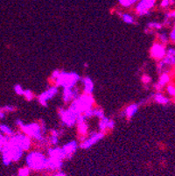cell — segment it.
Listing matches in <instances>:
<instances>
[{
	"mask_svg": "<svg viewBox=\"0 0 175 176\" xmlns=\"http://www.w3.org/2000/svg\"><path fill=\"white\" fill-rule=\"evenodd\" d=\"M48 159L40 152H31L26 157V164L29 169L36 171H41L47 167Z\"/></svg>",
	"mask_w": 175,
	"mask_h": 176,
	"instance_id": "cell-1",
	"label": "cell"
},
{
	"mask_svg": "<svg viewBox=\"0 0 175 176\" xmlns=\"http://www.w3.org/2000/svg\"><path fill=\"white\" fill-rule=\"evenodd\" d=\"M53 78L56 80L59 85L64 87L65 89L73 88L77 81L80 80V77L76 74H67L60 71H55L53 74Z\"/></svg>",
	"mask_w": 175,
	"mask_h": 176,
	"instance_id": "cell-2",
	"label": "cell"
},
{
	"mask_svg": "<svg viewBox=\"0 0 175 176\" xmlns=\"http://www.w3.org/2000/svg\"><path fill=\"white\" fill-rule=\"evenodd\" d=\"M156 4V0H141L136 7L137 13L143 16L148 14Z\"/></svg>",
	"mask_w": 175,
	"mask_h": 176,
	"instance_id": "cell-3",
	"label": "cell"
},
{
	"mask_svg": "<svg viewBox=\"0 0 175 176\" xmlns=\"http://www.w3.org/2000/svg\"><path fill=\"white\" fill-rule=\"evenodd\" d=\"M166 53V49L165 45L161 43H155L151 48V55L155 60L160 61L162 60Z\"/></svg>",
	"mask_w": 175,
	"mask_h": 176,
	"instance_id": "cell-4",
	"label": "cell"
},
{
	"mask_svg": "<svg viewBox=\"0 0 175 176\" xmlns=\"http://www.w3.org/2000/svg\"><path fill=\"white\" fill-rule=\"evenodd\" d=\"M22 129L24 130V132L27 135L32 136L35 139L41 140H42V134H41V130L40 126L36 124H33L32 125H23Z\"/></svg>",
	"mask_w": 175,
	"mask_h": 176,
	"instance_id": "cell-5",
	"label": "cell"
},
{
	"mask_svg": "<svg viewBox=\"0 0 175 176\" xmlns=\"http://www.w3.org/2000/svg\"><path fill=\"white\" fill-rule=\"evenodd\" d=\"M103 137V132H97V133H94L92 136H90L88 139H85L82 144L80 145V146L83 149H88L89 148L93 145H95L96 143H97L100 140H102Z\"/></svg>",
	"mask_w": 175,
	"mask_h": 176,
	"instance_id": "cell-6",
	"label": "cell"
},
{
	"mask_svg": "<svg viewBox=\"0 0 175 176\" xmlns=\"http://www.w3.org/2000/svg\"><path fill=\"white\" fill-rule=\"evenodd\" d=\"M164 63L167 67H174L175 66V48H171L166 50L165 55L162 59Z\"/></svg>",
	"mask_w": 175,
	"mask_h": 176,
	"instance_id": "cell-7",
	"label": "cell"
},
{
	"mask_svg": "<svg viewBox=\"0 0 175 176\" xmlns=\"http://www.w3.org/2000/svg\"><path fill=\"white\" fill-rule=\"evenodd\" d=\"M58 90L56 87H53L50 90H47L46 92H44L43 94H41V96L40 97V103L42 104H46V103L48 101L49 99H51L52 97L55 96V94H57Z\"/></svg>",
	"mask_w": 175,
	"mask_h": 176,
	"instance_id": "cell-8",
	"label": "cell"
},
{
	"mask_svg": "<svg viewBox=\"0 0 175 176\" xmlns=\"http://www.w3.org/2000/svg\"><path fill=\"white\" fill-rule=\"evenodd\" d=\"M61 165H62V161L60 159L49 158L48 159V161H47V167H46V169H48V170L51 171L57 170V169H60V167H61Z\"/></svg>",
	"mask_w": 175,
	"mask_h": 176,
	"instance_id": "cell-9",
	"label": "cell"
},
{
	"mask_svg": "<svg viewBox=\"0 0 175 176\" xmlns=\"http://www.w3.org/2000/svg\"><path fill=\"white\" fill-rule=\"evenodd\" d=\"M170 79H171V78H170V75L168 74L162 73L161 74V75H160V77H159V80H158V83L154 86L155 89L158 90H161L169 82Z\"/></svg>",
	"mask_w": 175,
	"mask_h": 176,
	"instance_id": "cell-10",
	"label": "cell"
},
{
	"mask_svg": "<svg viewBox=\"0 0 175 176\" xmlns=\"http://www.w3.org/2000/svg\"><path fill=\"white\" fill-rule=\"evenodd\" d=\"M113 127H114V122L104 117H102V120L100 121V129L102 132L111 130V129H113Z\"/></svg>",
	"mask_w": 175,
	"mask_h": 176,
	"instance_id": "cell-11",
	"label": "cell"
},
{
	"mask_svg": "<svg viewBox=\"0 0 175 176\" xmlns=\"http://www.w3.org/2000/svg\"><path fill=\"white\" fill-rule=\"evenodd\" d=\"M63 152L65 153V157L66 158H70L74 154V152L76 150V144L75 142H70L69 144H67L62 148Z\"/></svg>",
	"mask_w": 175,
	"mask_h": 176,
	"instance_id": "cell-12",
	"label": "cell"
},
{
	"mask_svg": "<svg viewBox=\"0 0 175 176\" xmlns=\"http://www.w3.org/2000/svg\"><path fill=\"white\" fill-rule=\"evenodd\" d=\"M77 93L74 90H73V88L69 89H65L64 90V100L65 102H69L72 101L73 99H74L76 97Z\"/></svg>",
	"mask_w": 175,
	"mask_h": 176,
	"instance_id": "cell-13",
	"label": "cell"
},
{
	"mask_svg": "<svg viewBox=\"0 0 175 176\" xmlns=\"http://www.w3.org/2000/svg\"><path fill=\"white\" fill-rule=\"evenodd\" d=\"M82 82H83L84 90L87 93V95H91L93 90H94V82L89 78H85V79L82 80Z\"/></svg>",
	"mask_w": 175,
	"mask_h": 176,
	"instance_id": "cell-14",
	"label": "cell"
},
{
	"mask_svg": "<svg viewBox=\"0 0 175 176\" xmlns=\"http://www.w3.org/2000/svg\"><path fill=\"white\" fill-rule=\"evenodd\" d=\"M155 101L159 104H162V105H166L170 103L169 98H167L166 97H165L164 95H162L161 93H157L154 97Z\"/></svg>",
	"mask_w": 175,
	"mask_h": 176,
	"instance_id": "cell-15",
	"label": "cell"
},
{
	"mask_svg": "<svg viewBox=\"0 0 175 176\" xmlns=\"http://www.w3.org/2000/svg\"><path fill=\"white\" fill-rule=\"evenodd\" d=\"M137 111H138V105L137 104H131V105L128 106L126 109H125V115H126L127 117L131 118L136 114Z\"/></svg>",
	"mask_w": 175,
	"mask_h": 176,
	"instance_id": "cell-16",
	"label": "cell"
},
{
	"mask_svg": "<svg viewBox=\"0 0 175 176\" xmlns=\"http://www.w3.org/2000/svg\"><path fill=\"white\" fill-rule=\"evenodd\" d=\"M120 18L123 19L124 22H125L127 24H135L134 18L128 13H120Z\"/></svg>",
	"mask_w": 175,
	"mask_h": 176,
	"instance_id": "cell-17",
	"label": "cell"
},
{
	"mask_svg": "<svg viewBox=\"0 0 175 176\" xmlns=\"http://www.w3.org/2000/svg\"><path fill=\"white\" fill-rule=\"evenodd\" d=\"M161 27H162V25L157 23V22H151L150 24H148V28L150 31L159 30Z\"/></svg>",
	"mask_w": 175,
	"mask_h": 176,
	"instance_id": "cell-18",
	"label": "cell"
},
{
	"mask_svg": "<svg viewBox=\"0 0 175 176\" xmlns=\"http://www.w3.org/2000/svg\"><path fill=\"white\" fill-rule=\"evenodd\" d=\"M158 43H161L163 45L168 42V40H169L167 36L165 33H158Z\"/></svg>",
	"mask_w": 175,
	"mask_h": 176,
	"instance_id": "cell-19",
	"label": "cell"
},
{
	"mask_svg": "<svg viewBox=\"0 0 175 176\" xmlns=\"http://www.w3.org/2000/svg\"><path fill=\"white\" fill-rule=\"evenodd\" d=\"M173 4H174V0H162L160 6H161V7H163V8H166V7H168L171 5L173 6Z\"/></svg>",
	"mask_w": 175,
	"mask_h": 176,
	"instance_id": "cell-20",
	"label": "cell"
},
{
	"mask_svg": "<svg viewBox=\"0 0 175 176\" xmlns=\"http://www.w3.org/2000/svg\"><path fill=\"white\" fill-rule=\"evenodd\" d=\"M23 96H25V97L28 101H30V100H32V99L33 98V94H32V92L30 90H25Z\"/></svg>",
	"mask_w": 175,
	"mask_h": 176,
	"instance_id": "cell-21",
	"label": "cell"
},
{
	"mask_svg": "<svg viewBox=\"0 0 175 176\" xmlns=\"http://www.w3.org/2000/svg\"><path fill=\"white\" fill-rule=\"evenodd\" d=\"M167 93L172 97H175V86L173 85H168L167 87Z\"/></svg>",
	"mask_w": 175,
	"mask_h": 176,
	"instance_id": "cell-22",
	"label": "cell"
},
{
	"mask_svg": "<svg viewBox=\"0 0 175 176\" xmlns=\"http://www.w3.org/2000/svg\"><path fill=\"white\" fill-rule=\"evenodd\" d=\"M118 2H119L121 6H124V7H129V6H131L130 0H118Z\"/></svg>",
	"mask_w": 175,
	"mask_h": 176,
	"instance_id": "cell-23",
	"label": "cell"
},
{
	"mask_svg": "<svg viewBox=\"0 0 175 176\" xmlns=\"http://www.w3.org/2000/svg\"><path fill=\"white\" fill-rule=\"evenodd\" d=\"M28 174H29V168L25 167L19 171V175L18 176H28Z\"/></svg>",
	"mask_w": 175,
	"mask_h": 176,
	"instance_id": "cell-24",
	"label": "cell"
},
{
	"mask_svg": "<svg viewBox=\"0 0 175 176\" xmlns=\"http://www.w3.org/2000/svg\"><path fill=\"white\" fill-rule=\"evenodd\" d=\"M170 40L172 42L175 43V25L173 26V30H172L171 33H170Z\"/></svg>",
	"mask_w": 175,
	"mask_h": 176,
	"instance_id": "cell-25",
	"label": "cell"
},
{
	"mask_svg": "<svg viewBox=\"0 0 175 176\" xmlns=\"http://www.w3.org/2000/svg\"><path fill=\"white\" fill-rule=\"evenodd\" d=\"M166 19H171V18H175V11H172V12L166 13L165 15Z\"/></svg>",
	"mask_w": 175,
	"mask_h": 176,
	"instance_id": "cell-26",
	"label": "cell"
},
{
	"mask_svg": "<svg viewBox=\"0 0 175 176\" xmlns=\"http://www.w3.org/2000/svg\"><path fill=\"white\" fill-rule=\"evenodd\" d=\"M15 90H16V92L18 93V95H23L25 91L23 90V89H22L20 86H16V87H15Z\"/></svg>",
	"mask_w": 175,
	"mask_h": 176,
	"instance_id": "cell-27",
	"label": "cell"
},
{
	"mask_svg": "<svg viewBox=\"0 0 175 176\" xmlns=\"http://www.w3.org/2000/svg\"><path fill=\"white\" fill-rule=\"evenodd\" d=\"M151 81V79L150 76H148V75H144V76H143V82H144L145 83H149Z\"/></svg>",
	"mask_w": 175,
	"mask_h": 176,
	"instance_id": "cell-28",
	"label": "cell"
},
{
	"mask_svg": "<svg viewBox=\"0 0 175 176\" xmlns=\"http://www.w3.org/2000/svg\"><path fill=\"white\" fill-rule=\"evenodd\" d=\"M54 176H67L64 173H62V172H60V173H57V174H55Z\"/></svg>",
	"mask_w": 175,
	"mask_h": 176,
	"instance_id": "cell-29",
	"label": "cell"
}]
</instances>
